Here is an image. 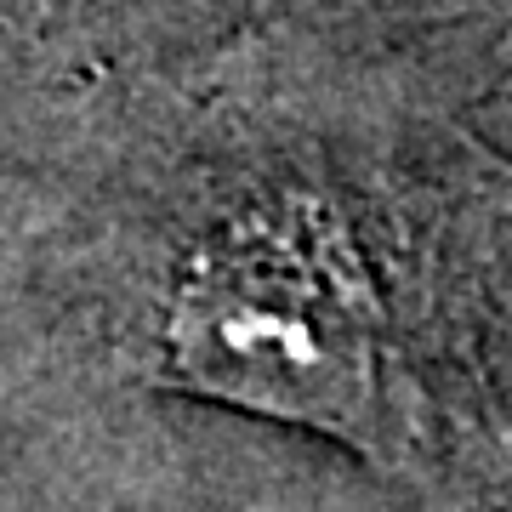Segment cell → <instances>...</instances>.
<instances>
[{"mask_svg": "<svg viewBox=\"0 0 512 512\" xmlns=\"http://www.w3.org/2000/svg\"><path fill=\"white\" fill-rule=\"evenodd\" d=\"M239 18V0H0V40L80 109L103 86L194 57Z\"/></svg>", "mask_w": 512, "mask_h": 512, "instance_id": "obj_2", "label": "cell"}, {"mask_svg": "<svg viewBox=\"0 0 512 512\" xmlns=\"http://www.w3.org/2000/svg\"><path fill=\"white\" fill-rule=\"evenodd\" d=\"M69 126L109 200L143 382L433 473L427 279L512 228V154L461 63L245 12Z\"/></svg>", "mask_w": 512, "mask_h": 512, "instance_id": "obj_1", "label": "cell"}]
</instances>
